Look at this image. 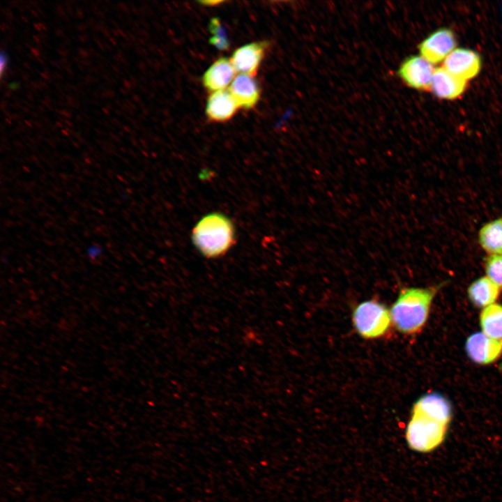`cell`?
Returning <instances> with one entry per match:
<instances>
[{
	"mask_svg": "<svg viewBox=\"0 0 502 502\" xmlns=\"http://www.w3.org/2000/svg\"><path fill=\"white\" fill-rule=\"evenodd\" d=\"M439 289V287H406L400 290L390 310L392 323L398 331L411 335L423 328Z\"/></svg>",
	"mask_w": 502,
	"mask_h": 502,
	"instance_id": "1",
	"label": "cell"
},
{
	"mask_svg": "<svg viewBox=\"0 0 502 502\" xmlns=\"http://www.w3.org/2000/svg\"><path fill=\"white\" fill-rule=\"evenodd\" d=\"M234 223L219 212L203 216L195 225L191 238L197 250L206 258L213 259L225 254L235 241Z\"/></svg>",
	"mask_w": 502,
	"mask_h": 502,
	"instance_id": "2",
	"label": "cell"
},
{
	"mask_svg": "<svg viewBox=\"0 0 502 502\" xmlns=\"http://www.w3.org/2000/svg\"><path fill=\"white\" fill-rule=\"evenodd\" d=\"M448 425L425 415L412 412L406 429L409 447L418 452H430L444 441Z\"/></svg>",
	"mask_w": 502,
	"mask_h": 502,
	"instance_id": "3",
	"label": "cell"
},
{
	"mask_svg": "<svg viewBox=\"0 0 502 502\" xmlns=\"http://www.w3.org/2000/svg\"><path fill=\"white\" fill-rule=\"evenodd\" d=\"M352 321L358 335L365 339H375L384 335L392 323L390 311L375 300L358 304L353 312Z\"/></svg>",
	"mask_w": 502,
	"mask_h": 502,
	"instance_id": "4",
	"label": "cell"
},
{
	"mask_svg": "<svg viewBox=\"0 0 502 502\" xmlns=\"http://www.w3.org/2000/svg\"><path fill=\"white\" fill-rule=\"evenodd\" d=\"M457 41L455 33L449 29H439L419 45L421 56L432 64L444 61L455 50Z\"/></svg>",
	"mask_w": 502,
	"mask_h": 502,
	"instance_id": "5",
	"label": "cell"
},
{
	"mask_svg": "<svg viewBox=\"0 0 502 502\" xmlns=\"http://www.w3.org/2000/svg\"><path fill=\"white\" fill-rule=\"evenodd\" d=\"M469 358L475 363L489 365L502 355V342L493 340L482 332L471 334L465 343Z\"/></svg>",
	"mask_w": 502,
	"mask_h": 502,
	"instance_id": "6",
	"label": "cell"
},
{
	"mask_svg": "<svg viewBox=\"0 0 502 502\" xmlns=\"http://www.w3.org/2000/svg\"><path fill=\"white\" fill-rule=\"evenodd\" d=\"M434 68L421 56H411L402 63L400 77L409 86L418 90H430Z\"/></svg>",
	"mask_w": 502,
	"mask_h": 502,
	"instance_id": "7",
	"label": "cell"
},
{
	"mask_svg": "<svg viewBox=\"0 0 502 502\" xmlns=\"http://www.w3.org/2000/svg\"><path fill=\"white\" fill-rule=\"evenodd\" d=\"M480 55L471 50L457 48L444 60L443 68L457 77L467 81L474 78L481 68Z\"/></svg>",
	"mask_w": 502,
	"mask_h": 502,
	"instance_id": "8",
	"label": "cell"
},
{
	"mask_svg": "<svg viewBox=\"0 0 502 502\" xmlns=\"http://www.w3.org/2000/svg\"><path fill=\"white\" fill-rule=\"evenodd\" d=\"M267 46V42H254L236 50L230 59L236 71L255 76Z\"/></svg>",
	"mask_w": 502,
	"mask_h": 502,
	"instance_id": "9",
	"label": "cell"
},
{
	"mask_svg": "<svg viewBox=\"0 0 502 502\" xmlns=\"http://www.w3.org/2000/svg\"><path fill=\"white\" fill-rule=\"evenodd\" d=\"M412 412L425 415L448 425L452 415L450 401L438 393H429L421 396L413 404Z\"/></svg>",
	"mask_w": 502,
	"mask_h": 502,
	"instance_id": "10",
	"label": "cell"
},
{
	"mask_svg": "<svg viewBox=\"0 0 502 502\" xmlns=\"http://www.w3.org/2000/svg\"><path fill=\"white\" fill-rule=\"evenodd\" d=\"M466 87V81L453 75L443 67L434 69L430 90L436 97L453 100L460 96Z\"/></svg>",
	"mask_w": 502,
	"mask_h": 502,
	"instance_id": "11",
	"label": "cell"
},
{
	"mask_svg": "<svg viewBox=\"0 0 502 502\" xmlns=\"http://www.w3.org/2000/svg\"><path fill=\"white\" fill-rule=\"evenodd\" d=\"M236 72L231 60L221 57L216 60L204 74L202 78L204 86L213 92L225 90L235 78Z\"/></svg>",
	"mask_w": 502,
	"mask_h": 502,
	"instance_id": "12",
	"label": "cell"
},
{
	"mask_svg": "<svg viewBox=\"0 0 502 502\" xmlns=\"http://www.w3.org/2000/svg\"><path fill=\"white\" fill-rule=\"evenodd\" d=\"M229 91L239 107L251 109L254 107L260 96L258 84L253 77L238 74L230 84Z\"/></svg>",
	"mask_w": 502,
	"mask_h": 502,
	"instance_id": "13",
	"label": "cell"
},
{
	"mask_svg": "<svg viewBox=\"0 0 502 502\" xmlns=\"http://www.w3.org/2000/svg\"><path fill=\"white\" fill-rule=\"evenodd\" d=\"M238 105L228 91L213 92L208 98L206 114L209 119L216 122L229 120L236 112Z\"/></svg>",
	"mask_w": 502,
	"mask_h": 502,
	"instance_id": "14",
	"label": "cell"
},
{
	"mask_svg": "<svg viewBox=\"0 0 502 502\" xmlns=\"http://www.w3.org/2000/svg\"><path fill=\"white\" fill-rule=\"evenodd\" d=\"M500 291L501 289L485 275L470 284L467 294L474 306L483 309L495 303Z\"/></svg>",
	"mask_w": 502,
	"mask_h": 502,
	"instance_id": "15",
	"label": "cell"
},
{
	"mask_svg": "<svg viewBox=\"0 0 502 502\" xmlns=\"http://www.w3.org/2000/svg\"><path fill=\"white\" fill-rule=\"evenodd\" d=\"M478 242L488 255H502V217L482 226L478 232Z\"/></svg>",
	"mask_w": 502,
	"mask_h": 502,
	"instance_id": "16",
	"label": "cell"
},
{
	"mask_svg": "<svg viewBox=\"0 0 502 502\" xmlns=\"http://www.w3.org/2000/svg\"><path fill=\"white\" fill-rule=\"evenodd\" d=\"M480 326L485 335L502 342V305L495 303L483 308L480 314Z\"/></svg>",
	"mask_w": 502,
	"mask_h": 502,
	"instance_id": "17",
	"label": "cell"
},
{
	"mask_svg": "<svg viewBox=\"0 0 502 502\" xmlns=\"http://www.w3.org/2000/svg\"><path fill=\"white\" fill-rule=\"evenodd\" d=\"M486 275L502 289V255H487L484 259Z\"/></svg>",
	"mask_w": 502,
	"mask_h": 502,
	"instance_id": "18",
	"label": "cell"
},
{
	"mask_svg": "<svg viewBox=\"0 0 502 502\" xmlns=\"http://www.w3.org/2000/svg\"><path fill=\"white\" fill-rule=\"evenodd\" d=\"M209 29L212 37L210 43L220 50H226L229 48V43L227 38L225 31L222 26L218 18L211 19L209 23Z\"/></svg>",
	"mask_w": 502,
	"mask_h": 502,
	"instance_id": "19",
	"label": "cell"
},
{
	"mask_svg": "<svg viewBox=\"0 0 502 502\" xmlns=\"http://www.w3.org/2000/svg\"><path fill=\"white\" fill-rule=\"evenodd\" d=\"M100 252V248L96 245H93L92 246L89 247L87 250V254L90 258L97 257V256H98Z\"/></svg>",
	"mask_w": 502,
	"mask_h": 502,
	"instance_id": "20",
	"label": "cell"
},
{
	"mask_svg": "<svg viewBox=\"0 0 502 502\" xmlns=\"http://www.w3.org/2000/svg\"><path fill=\"white\" fill-rule=\"evenodd\" d=\"M8 62V57L6 53L2 51L1 54V74L3 73L4 70L6 68V64Z\"/></svg>",
	"mask_w": 502,
	"mask_h": 502,
	"instance_id": "21",
	"label": "cell"
},
{
	"mask_svg": "<svg viewBox=\"0 0 502 502\" xmlns=\"http://www.w3.org/2000/svg\"><path fill=\"white\" fill-rule=\"evenodd\" d=\"M222 2H223L222 1H200V3H202L204 6H215V5L219 4V3H222Z\"/></svg>",
	"mask_w": 502,
	"mask_h": 502,
	"instance_id": "22",
	"label": "cell"
}]
</instances>
